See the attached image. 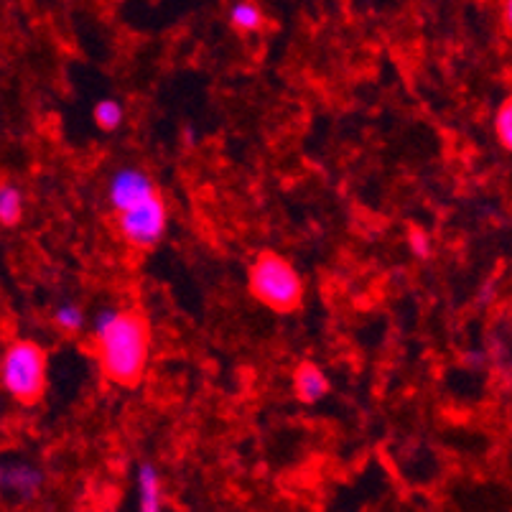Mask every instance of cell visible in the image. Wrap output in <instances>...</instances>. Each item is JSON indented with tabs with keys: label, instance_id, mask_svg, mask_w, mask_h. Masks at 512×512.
I'll use <instances>...</instances> for the list:
<instances>
[{
	"label": "cell",
	"instance_id": "obj_7",
	"mask_svg": "<svg viewBox=\"0 0 512 512\" xmlns=\"http://www.w3.org/2000/svg\"><path fill=\"white\" fill-rule=\"evenodd\" d=\"M23 220V194L18 186L0 184V225L16 227Z\"/></svg>",
	"mask_w": 512,
	"mask_h": 512
},
{
	"label": "cell",
	"instance_id": "obj_6",
	"mask_svg": "<svg viewBox=\"0 0 512 512\" xmlns=\"http://www.w3.org/2000/svg\"><path fill=\"white\" fill-rule=\"evenodd\" d=\"M230 26L237 31V34H255L265 26L263 8L255 3V0H235L230 6Z\"/></svg>",
	"mask_w": 512,
	"mask_h": 512
},
{
	"label": "cell",
	"instance_id": "obj_8",
	"mask_svg": "<svg viewBox=\"0 0 512 512\" xmlns=\"http://www.w3.org/2000/svg\"><path fill=\"white\" fill-rule=\"evenodd\" d=\"M51 327L57 329L64 339L77 337L82 332V327H85V311L79 309L77 304L62 306V309H57L54 316H51Z\"/></svg>",
	"mask_w": 512,
	"mask_h": 512
},
{
	"label": "cell",
	"instance_id": "obj_9",
	"mask_svg": "<svg viewBox=\"0 0 512 512\" xmlns=\"http://www.w3.org/2000/svg\"><path fill=\"white\" fill-rule=\"evenodd\" d=\"M123 105L118 100H100L92 110V120L102 133H113L123 125Z\"/></svg>",
	"mask_w": 512,
	"mask_h": 512
},
{
	"label": "cell",
	"instance_id": "obj_3",
	"mask_svg": "<svg viewBox=\"0 0 512 512\" xmlns=\"http://www.w3.org/2000/svg\"><path fill=\"white\" fill-rule=\"evenodd\" d=\"M248 291L260 306L276 314H296L304 306V281L288 258L260 250L248 271Z\"/></svg>",
	"mask_w": 512,
	"mask_h": 512
},
{
	"label": "cell",
	"instance_id": "obj_12",
	"mask_svg": "<svg viewBox=\"0 0 512 512\" xmlns=\"http://www.w3.org/2000/svg\"><path fill=\"white\" fill-rule=\"evenodd\" d=\"M408 248H411V253L416 255L418 260H428L431 258L434 245H431V237H428V232L423 230V227H411V230H408Z\"/></svg>",
	"mask_w": 512,
	"mask_h": 512
},
{
	"label": "cell",
	"instance_id": "obj_10",
	"mask_svg": "<svg viewBox=\"0 0 512 512\" xmlns=\"http://www.w3.org/2000/svg\"><path fill=\"white\" fill-rule=\"evenodd\" d=\"M141 510H161V479H158L156 469L153 467H141Z\"/></svg>",
	"mask_w": 512,
	"mask_h": 512
},
{
	"label": "cell",
	"instance_id": "obj_11",
	"mask_svg": "<svg viewBox=\"0 0 512 512\" xmlns=\"http://www.w3.org/2000/svg\"><path fill=\"white\" fill-rule=\"evenodd\" d=\"M495 136L505 151H512V100L505 97L495 113Z\"/></svg>",
	"mask_w": 512,
	"mask_h": 512
},
{
	"label": "cell",
	"instance_id": "obj_5",
	"mask_svg": "<svg viewBox=\"0 0 512 512\" xmlns=\"http://www.w3.org/2000/svg\"><path fill=\"white\" fill-rule=\"evenodd\" d=\"M329 390H332V385H329L327 372L321 370L316 362L304 360L296 365V370H293V395H296L299 403L314 406L324 395H329Z\"/></svg>",
	"mask_w": 512,
	"mask_h": 512
},
{
	"label": "cell",
	"instance_id": "obj_4",
	"mask_svg": "<svg viewBox=\"0 0 512 512\" xmlns=\"http://www.w3.org/2000/svg\"><path fill=\"white\" fill-rule=\"evenodd\" d=\"M0 383L21 406H39L49 390V352L34 339H13L0 360Z\"/></svg>",
	"mask_w": 512,
	"mask_h": 512
},
{
	"label": "cell",
	"instance_id": "obj_1",
	"mask_svg": "<svg viewBox=\"0 0 512 512\" xmlns=\"http://www.w3.org/2000/svg\"><path fill=\"white\" fill-rule=\"evenodd\" d=\"M153 327L146 309L128 306L102 314L87 352L95 357L102 377L120 388H138L151 357Z\"/></svg>",
	"mask_w": 512,
	"mask_h": 512
},
{
	"label": "cell",
	"instance_id": "obj_2",
	"mask_svg": "<svg viewBox=\"0 0 512 512\" xmlns=\"http://www.w3.org/2000/svg\"><path fill=\"white\" fill-rule=\"evenodd\" d=\"M113 230L125 248L151 253L169 227V204L156 181L141 169H123L110 181Z\"/></svg>",
	"mask_w": 512,
	"mask_h": 512
}]
</instances>
